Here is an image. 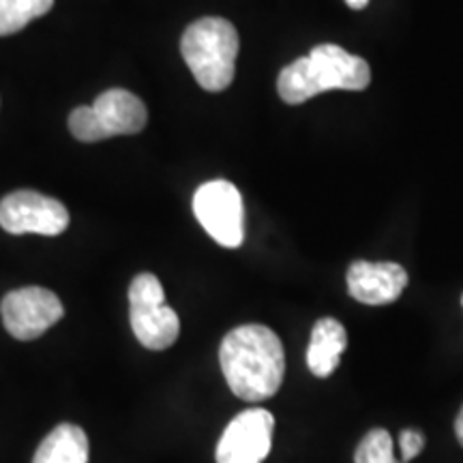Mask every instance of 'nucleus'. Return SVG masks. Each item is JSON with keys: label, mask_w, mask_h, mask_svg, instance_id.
Returning <instances> with one entry per match:
<instances>
[{"label": "nucleus", "mask_w": 463, "mask_h": 463, "mask_svg": "<svg viewBox=\"0 0 463 463\" xmlns=\"http://www.w3.org/2000/svg\"><path fill=\"white\" fill-rule=\"evenodd\" d=\"M219 361L230 391L251 403L273 397L286 373L281 341L262 324H245L225 335Z\"/></svg>", "instance_id": "1"}, {"label": "nucleus", "mask_w": 463, "mask_h": 463, "mask_svg": "<svg viewBox=\"0 0 463 463\" xmlns=\"http://www.w3.org/2000/svg\"><path fill=\"white\" fill-rule=\"evenodd\" d=\"M372 82V69L361 56L333 43L317 45L309 56L281 69L277 80L279 97L289 106L309 101L326 90H364Z\"/></svg>", "instance_id": "2"}, {"label": "nucleus", "mask_w": 463, "mask_h": 463, "mask_svg": "<svg viewBox=\"0 0 463 463\" xmlns=\"http://www.w3.org/2000/svg\"><path fill=\"white\" fill-rule=\"evenodd\" d=\"M181 52L195 82L208 92H222L234 80L239 33L223 17H202L183 33Z\"/></svg>", "instance_id": "3"}, {"label": "nucleus", "mask_w": 463, "mask_h": 463, "mask_svg": "<svg viewBox=\"0 0 463 463\" xmlns=\"http://www.w3.org/2000/svg\"><path fill=\"white\" fill-rule=\"evenodd\" d=\"M129 320L137 341L148 350H165L181 333L176 311L165 303L164 288L153 273H142L129 288Z\"/></svg>", "instance_id": "4"}, {"label": "nucleus", "mask_w": 463, "mask_h": 463, "mask_svg": "<svg viewBox=\"0 0 463 463\" xmlns=\"http://www.w3.org/2000/svg\"><path fill=\"white\" fill-rule=\"evenodd\" d=\"M194 213L213 241L236 249L245 241V208L241 191L228 181L204 183L194 195Z\"/></svg>", "instance_id": "5"}, {"label": "nucleus", "mask_w": 463, "mask_h": 463, "mask_svg": "<svg viewBox=\"0 0 463 463\" xmlns=\"http://www.w3.org/2000/svg\"><path fill=\"white\" fill-rule=\"evenodd\" d=\"M0 314L11 337L33 341L65 316V307L52 289L31 286L9 292L0 303Z\"/></svg>", "instance_id": "6"}, {"label": "nucleus", "mask_w": 463, "mask_h": 463, "mask_svg": "<svg viewBox=\"0 0 463 463\" xmlns=\"http://www.w3.org/2000/svg\"><path fill=\"white\" fill-rule=\"evenodd\" d=\"M69 213L62 202L22 189L0 202V228L9 234L58 236L67 230Z\"/></svg>", "instance_id": "7"}, {"label": "nucleus", "mask_w": 463, "mask_h": 463, "mask_svg": "<svg viewBox=\"0 0 463 463\" xmlns=\"http://www.w3.org/2000/svg\"><path fill=\"white\" fill-rule=\"evenodd\" d=\"M275 419L269 410L249 408L225 427L217 444V463H262L273 444Z\"/></svg>", "instance_id": "8"}, {"label": "nucleus", "mask_w": 463, "mask_h": 463, "mask_svg": "<svg viewBox=\"0 0 463 463\" xmlns=\"http://www.w3.org/2000/svg\"><path fill=\"white\" fill-rule=\"evenodd\" d=\"M408 273L395 262H364L358 260L347 269V292L363 305H389L402 297Z\"/></svg>", "instance_id": "9"}, {"label": "nucleus", "mask_w": 463, "mask_h": 463, "mask_svg": "<svg viewBox=\"0 0 463 463\" xmlns=\"http://www.w3.org/2000/svg\"><path fill=\"white\" fill-rule=\"evenodd\" d=\"M92 108L99 114L103 127L109 137L112 136H133L146 127V108L142 99L125 89H109L97 97Z\"/></svg>", "instance_id": "10"}, {"label": "nucleus", "mask_w": 463, "mask_h": 463, "mask_svg": "<svg viewBox=\"0 0 463 463\" xmlns=\"http://www.w3.org/2000/svg\"><path fill=\"white\" fill-rule=\"evenodd\" d=\"M347 347V333L344 324L335 317H322L316 322L311 333L307 364L317 378H328L339 367V358Z\"/></svg>", "instance_id": "11"}, {"label": "nucleus", "mask_w": 463, "mask_h": 463, "mask_svg": "<svg viewBox=\"0 0 463 463\" xmlns=\"http://www.w3.org/2000/svg\"><path fill=\"white\" fill-rule=\"evenodd\" d=\"M33 463H89V438L78 425H58L34 453Z\"/></svg>", "instance_id": "12"}, {"label": "nucleus", "mask_w": 463, "mask_h": 463, "mask_svg": "<svg viewBox=\"0 0 463 463\" xmlns=\"http://www.w3.org/2000/svg\"><path fill=\"white\" fill-rule=\"evenodd\" d=\"M52 7L54 0H0V37L20 33Z\"/></svg>", "instance_id": "13"}, {"label": "nucleus", "mask_w": 463, "mask_h": 463, "mask_svg": "<svg viewBox=\"0 0 463 463\" xmlns=\"http://www.w3.org/2000/svg\"><path fill=\"white\" fill-rule=\"evenodd\" d=\"M354 463H397L392 438L386 430H372L361 439Z\"/></svg>", "instance_id": "14"}, {"label": "nucleus", "mask_w": 463, "mask_h": 463, "mask_svg": "<svg viewBox=\"0 0 463 463\" xmlns=\"http://www.w3.org/2000/svg\"><path fill=\"white\" fill-rule=\"evenodd\" d=\"M69 131L80 142H101L108 140L109 133L103 127L99 114L92 106H80L69 114Z\"/></svg>", "instance_id": "15"}, {"label": "nucleus", "mask_w": 463, "mask_h": 463, "mask_svg": "<svg viewBox=\"0 0 463 463\" xmlns=\"http://www.w3.org/2000/svg\"><path fill=\"white\" fill-rule=\"evenodd\" d=\"M422 447H425V438L420 431L416 430H405L399 436V449H402V461L410 463L414 457L420 455Z\"/></svg>", "instance_id": "16"}, {"label": "nucleus", "mask_w": 463, "mask_h": 463, "mask_svg": "<svg viewBox=\"0 0 463 463\" xmlns=\"http://www.w3.org/2000/svg\"><path fill=\"white\" fill-rule=\"evenodd\" d=\"M455 433H457V439H459L461 447H463V405H461L459 414H457V420H455Z\"/></svg>", "instance_id": "17"}, {"label": "nucleus", "mask_w": 463, "mask_h": 463, "mask_svg": "<svg viewBox=\"0 0 463 463\" xmlns=\"http://www.w3.org/2000/svg\"><path fill=\"white\" fill-rule=\"evenodd\" d=\"M345 3H347V7H352V9H364L367 7L369 0H345Z\"/></svg>", "instance_id": "18"}, {"label": "nucleus", "mask_w": 463, "mask_h": 463, "mask_svg": "<svg viewBox=\"0 0 463 463\" xmlns=\"http://www.w3.org/2000/svg\"><path fill=\"white\" fill-rule=\"evenodd\" d=\"M461 303H463V298H461Z\"/></svg>", "instance_id": "19"}]
</instances>
